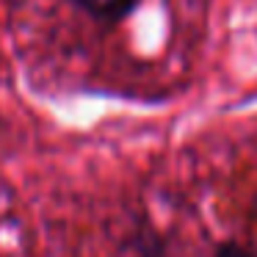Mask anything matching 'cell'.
Segmentation results:
<instances>
[{
	"mask_svg": "<svg viewBox=\"0 0 257 257\" xmlns=\"http://www.w3.org/2000/svg\"><path fill=\"white\" fill-rule=\"evenodd\" d=\"M216 257H254V254L249 249H243L240 243H235V240H227L216 249Z\"/></svg>",
	"mask_w": 257,
	"mask_h": 257,
	"instance_id": "2",
	"label": "cell"
},
{
	"mask_svg": "<svg viewBox=\"0 0 257 257\" xmlns=\"http://www.w3.org/2000/svg\"><path fill=\"white\" fill-rule=\"evenodd\" d=\"M78 3L80 9H86L91 17L102 20V23H116L139 6V0H78Z\"/></svg>",
	"mask_w": 257,
	"mask_h": 257,
	"instance_id": "1",
	"label": "cell"
}]
</instances>
